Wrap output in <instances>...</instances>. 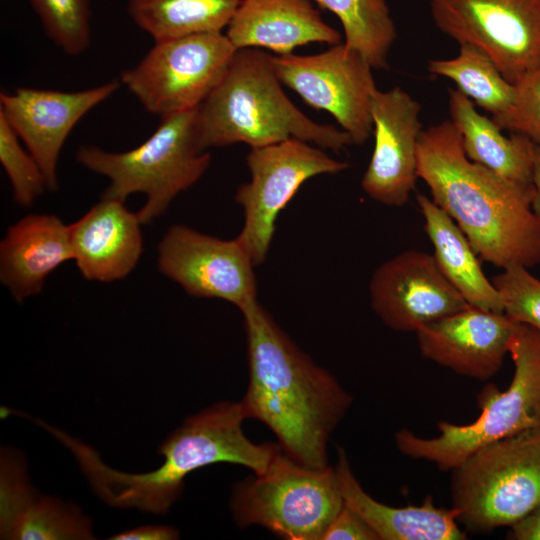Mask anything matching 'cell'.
Here are the masks:
<instances>
[{
  "mask_svg": "<svg viewBox=\"0 0 540 540\" xmlns=\"http://www.w3.org/2000/svg\"><path fill=\"white\" fill-rule=\"evenodd\" d=\"M240 312L249 368L241 400L246 417L264 423L297 462L328 467L327 444L351 395L290 339L258 299Z\"/></svg>",
  "mask_w": 540,
  "mask_h": 540,
  "instance_id": "obj_1",
  "label": "cell"
},
{
  "mask_svg": "<svg viewBox=\"0 0 540 540\" xmlns=\"http://www.w3.org/2000/svg\"><path fill=\"white\" fill-rule=\"evenodd\" d=\"M417 172L431 199L456 222L484 261L502 269L540 263L533 184L507 180L470 160L450 119L422 130Z\"/></svg>",
  "mask_w": 540,
  "mask_h": 540,
  "instance_id": "obj_2",
  "label": "cell"
},
{
  "mask_svg": "<svg viewBox=\"0 0 540 540\" xmlns=\"http://www.w3.org/2000/svg\"><path fill=\"white\" fill-rule=\"evenodd\" d=\"M245 419L241 401L218 402L188 417L159 447L163 463L140 474L112 469L87 444L39 419L35 422L71 451L95 493L108 505L163 514L180 497L185 477L201 467L230 463L256 475L269 468L282 448L252 442L242 430Z\"/></svg>",
  "mask_w": 540,
  "mask_h": 540,
  "instance_id": "obj_3",
  "label": "cell"
},
{
  "mask_svg": "<svg viewBox=\"0 0 540 540\" xmlns=\"http://www.w3.org/2000/svg\"><path fill=\"white\" fill-rule=\"evenodd\" d=\"M282 85L273 54L255 48L237 50L217 86L196 109L200 147L207 151L244 143L255 148L299 139L339 152L353 144L344 130L307 117Z\"/></svg>",
  "mask_w": 540,
  "mask_h": 540,
  "instance_id": "obj_4",
  "label": "cell"
},
{
  "mask_svg": "<svg viewBox=\"0 0 540 540\" xmlns=\"http://www.w3.org/2000/svg\"><path fill=\"white\" fill-rule=\"evenodd\" d=\"M514 375L500 391L486 385L477 396L481 414L469 424L440 421L436 437H420L410 430L395 434L399 451L425 460L443 471L453 470L479 448L520 433L540 430V332L517 324L509 345Z\"/></svg>",
  "mask_w": 540,
  "mask_h": 540,
  "instance_id": "obj_5",
  "label": "cell"
},
{
  "mask_svg": "<svg viewBox=\"0 0 540 540\" xmlns=\"http://www.w3.org/2000/svg\"><path fill=\"white\" fill-rule=\"evenodd\" d=\"M197 109V108H196ZM196 109L160 118L155 131L139 146L109 152L95 145L81 146L77 161L109 179L102 198L125 201L133 193L146 195L137 212L142 224L164 214L174 198L196 184L211 163L195 129Z\"/></svg>",
  "mask_w": 540,
  "mask_h": 540,
  "instance_id": "obj_6",
  "label": "cell"
},
{
  "mask_svg": "<svg viewBox=\"0 0 540 540\" xmlns=\"http://www.w3.org/2000/svg\"><path fill=\"white\" fill-rule=\"evenodd\" d=\"M452 471L458 520L473 531L510 527L540 504V430L485 445Z\"/></svg>",
  "mask_w": 540,
  "mask_h": 540,
  "instance_id": "obj_7",
  "label": "cell"
},
{
  "mask_svg": "<svg viewBox=\"0 0 540 540\" xmlns=\"http://www.w3.org/2000/svg\"><path fill=\"white\" fill-rule=\"evenodd\" d=\"M343 506L334 467L311 468L283 450L264 473L237 482L230 500L240 527L259 525L287 540H322Z\"/></svg>",
  "mask_w": 540,
  "mask_h": 540,
  "instance_id": "obj_8",
  "label": "cell"
},
{
  "mask_svg": "<svg viewBox=\"0 0 540 540\" xmlns=\"http://www.w3.org/2000/svg\"><path fill=\"white\" fill-rule=\"evenodd\" d=\"M237 50L226 34L204 32L154 41L119 81L160 118L198 108L217 86Z\"/></svg>",
  "mask_w": 540,
  "mask_h": 540,
  "instance_id": "obj_9",
  "label": "cell"
},
{
  "mask_svg": "<svg viewBox=\"0 0 540 540\" xmlns=\"http://www.w3.org/2000/svg\"><path fill=\"white\" fill-rule=\"evenodd\" d=\"M246 164L250 178L234 196L244 216L236 238L255 266L265 262L278 216L301 186L315 176L338 174L349 167L299 139L250 148Z\"/></svg>",
  "mask_w": 540,
  "mask_h": 540,
  "instance_id": "obj_10",
  "label": "cell"
},
{
  "mask_svg": "<svg viewBox=\"0 0 540 540\" xmlns=\"http://www.w3.org/2000/svg\"><path fill=\"white\" fill-rule=\"evenodd\" d=\"M436 27L477 47L517 84L540 70V0H428Z\"/></svg>",
  "mask_w": 540,
  "mask_h": 540,
  "instance_id": "obj_11",
  "label": "cell"
},
{
  "mask_svg": "<svg viewBox=\"0 0 540 540\" xmlns=\"http://www.w3.org/2000/svg\"><path fill=\"white\" fill-rule=\"evenodd\" d=\"M281 83L316 110L331 114L353 144H363L373 132L372 97L377 89L373 67L345 43L314 55H273Z\"/></svg>",
  "mask_w": 540,
  "mask_h": 540,
  "instance_id": "obj_12",
  "label": "cell"
},
{
  "mask_svg": "<svg viewBox=\"0 0 540 540\" xmlns=\"http://www.w3.org/2000/svg\"><path fill=\"white\" fill-rule=\"evenodd\" d=\"M255 264L238 239L174 225L158 245V268L189 295L227 301L239 310L257 299Z\"/></svg>",
  "mask_w": 540,
  "mask_h": 540,
  "instance_id": "obj_13",
  "label": "cell"
},
{
  "mask_svg": "<svg viewBox=\"0 0 540 540\" xmlns=\"http://www.w3.org/2000/svg\"><path fill=\"white\" fill-rule=\"evenodd\" d=\"M370 304L390 329L417 332L470 306L439 270L433 254L406 250L382 262L371 275Z\"/></svg>",
  "mask_w": 540,
  "mask_h": 540,
  "instance_id": "obj_14",
  "label": "cell"
},
{
  "mask_svg": "<svg viewBox=\"0 0 540 540\" xmlns=\"http://www.w3.org/2000/svg\"><path fill=\"white\" fill-rule=\"evenodd\" d=\"M120 85L115 79L79 91L18 87L0 93V115L38 162L48 190L58 188V159L73 128Z\"/></svg>",
  "mask_w": 540,
  "mask_h": 540,
  "instance_id": "obj_15",
  "label": "cell"
},
{
  "mask_svg": "<svg viewBox=\"0 0 540 540\" xmlns=\"http://www.w3.org/2000/svg\"><path fill=\"white\" fill-rule=\"evenodd\" d=\"M421 105L401 87L375 90L372 97L374 148L361 187L374 201L405 205L418 177Z\"/></svg>",
  "mask_w": 540,
  "mask_h": 540,
  "instance_id": "obj_16",
  "label": "cell"
},
{
  "mask_svg": "<svg viewBox=\"0 0 540 540\" xmlns=\"http://www.w3.org/2000/svg\"><path fill=\"white\" fill-rule=\"evenodd\" d=\"M516 326L504 313L468 306L423 326L416 337L424 358L484 381L501 368Z\"/></svg>",
  "mask_w": 540,
  "mask_h": 540,
  "instance_id": "obj_17",
  "label": "cell"
},
{
  "mask_svg": "<svg viewBox=\"0 0 540 540\" xmlns=\"http://www.w3.org/2000/svg\"><path fill=\"white\" fill-rule=\"evenodd\" d=\"M0 535L13 540L92 539V525L75 505L40 495L29 483L22 457L2 449Z\"/></svg>",
  "mask_w": 540,
  "mask_h": 540,
  "instance_id": "obj_18",
  "label": "cell"
},
{
  "mask_svg": "<svg viewBox=\"0 0 540 540\" xmlns=\"http://www.w3.org/2000/svg\"><path fill=\"white\" fill-rule=\"evenodd\" d=\"M141 221L124 201L102 198L69 225L70 243L82 276L111 282L126 277L142 254Z\"/></svg>",
  "mask_w": 540,
  "mask_h": 540,
  "instance_id": "obj_19",
  "label": "cell"
},
{
  "mask_svg": "<svg viewBox=\"0 0 540 540\" xmlns=\"http://www.w3.org/2000/svg\"><path fill=\"white\" fill-rule=\"evenodd\" d=\"M225 34L236 50L265 49L276 55L311 43L332 46L341 41L311 0H241Z\"/></svg>",
  "mask_w": 540,
  "mask_h": 540,
  "instance_id": "obj_20",
  "label": "cell"
},
{
  "mask_svg": "<svg viewBox=\"0 0 540 540\" xmlns=\"http://www.w3.org/2000/svg\"><path fill=\"white\" fill-rule=\"evenodd\" d=\"M73 260L69 225L33 214L8 230L0 244V279L18 302L38 294L58 266Z\"/></svg>",
  "mask_w": 540,
  "mask_h": 540,
  "instance_id": "obj_21",
  "label": "cell"
},
{
  "mask_svg": "<svg viewBox=\"0 0 540 540\" xmlns=\"http://www.w3.org/2000/svg\"><path fill=\"white\" fill-rule=\"evenodd\" d=\"M344 504L358 513L379 540H464L452 507H437L432 496L419 506L393 507L375 500L354 476L343 449L334 467Z\"/></svg>",
  "mask_w": 540,
  "mask_h": 540,
  "instance_id": "obj_22",
  "label": "cell"
},
{
  "mask_svg": "<svg viewBox=\"0 0 540 540\" xmlns=\"http://www.w3.org/2000/svg\"><path fill=\"white\" fill-rule=\"evenodd\" d=\"M448 107L470 160L507 180L533 184L536 145L530 139L515 133L505 136L494 120L480 114L458 89H448Z\"/></svg>",
  "mask_w": 540,
  "mask_h": 540,
  "instance_id": "obj_23",
  "label": "cell"
},
{
  "mask_svg": "<svg viewBox=\"0 0 540 540\" xmlns=\"http://www.w3.org/2000/svg\"><path fill=\"white\" fill-rule=\"evenodd\" d=\"M417 203L434 249L433 257L444 277L470 306L503 313L499 292L484 274L464 232L428 196L418 194Z\"/></svg>",
  "mask_w": 540,
  "mask_h": 540,
  "instance_id": "obj_24",
  "label": "cell"
},
{
  "mask_svg": "<svg viewBox=\"0 0 540 540\" xmlns=\"http://www.w3.org/2000/svg\"><path fill=\"white\" fill-rule=\"evenodd\" d=\"M241 0H128L135 25L154 41L184 35L222 32Z\"/></svg>",
  "mask_w": 540,
  "mask_h": 540,
  "instance_id": "obj_25",
  "label": "cell"
},
{
  "mask_svg": "<svg viewBox=\"0 0 540 540\" xmlns=\"http://www.w3.org/2000/svg\"><path fill=\"white\" fill-rule=\"evenodd\" d=\"M430 73L452 80L474 104L498 118L508 113L516 100V85L509 82L491 58L475 46L462 44L452 59L428 62Z\"/></svg>",
  "mask_w": 540,
  "mask_h": 540,
  "instance_id": "obj_26",
  "label": "cell"
},
{
  "mask_svg": "<svg viewBox=\"0 0 540 540\" xmlns=\"http://www.w3.org/2000/svg\"><path fill=\"white\" fill-rule=\"evenodd\" d=\"M340 21L345 45L360 53L373 69H386L397 37L396 26L385 0H311Z\"/></svg>",
  "mask_w": 540,
  "mask_h": 540,
  "instance_id": "obj_27",
  "label": "cell"
},
{
  "mask_svg": "<svg viewBox=\"0 0 540 540\" xmlns=\"http://www.w3.org/2000/svg\"><path fill=\"white\" fill-rule=\"evenodd\" d=\"M47 38L65 54L79 56L91 41L90 0H29Z\"/></svg>",
  "mask_w": 540,
  "mask_h": 540,
  "instance_id": "obj_28",
  "label": "cell"
},
{
  "mask_svg": "<svg viewBox=\"0 0 540 540\" xmlns=\"http://www.w3.org/2000/svg\"><path fill=\"white\" fill-rule=\"evenodd\" d=\"M20 141L0 115V162L10 181L14 200L28 207L48 188L41 167Z\"/></svg>",
  "mask_w": 540,
  "mask_h": 540,
  "instance_id": "obj_29",
  "label": "cell"
},
{
  "mask_svg": "<svg viewBox=\"0 0 540 540\" xmlns=\"http://www.w3.org/2000/svg\"><path fill=\"white\" fill-rule=\"evenodd\" d=\"M499 292L503 313L516 324L540 332V279L523 265H512L492 278Z\"/></svg>",
  "mask_w": 540,
  "mask_h": 540,
  "instance_id": "obj_30",
  "label": "cell"
},
{
  "mask_svg": "<svg viewBox=\"0 0 540 540\" xmlns=\"http://www.w3.org/2000/svg\"><path fill=\"white\" fill-rule=\"evenodd\" d=\"M515 85L517 94L512 109L492 119L502 130L523 135L540 147V70Z\"/></svg>",
  "mask_w": 540,
  "mask_h": 540,
  "instance_id": "obj_31",
  "label": "cell"
},
{
  "mask_svg": "<svg viewBox=\"0 0 540 540\" xmlns=\"http://www.w3.org/2000/svg\"><path fill=\"white\" fill-rule=\"evenodd\" d=\"M337 539L379 540L361 516L345 504L329 524L322 540Z\"/></svg>",
  "mask_w": 540,
  "mask_h": 540,
  "instance_id": "obj_32",
  "label": "cell"
},
{
  "mask_svg": "<svg viewBox=\"0 0 540 540\" xmlns=\"http://www.w3.org/2000/svg\"><path fill=\"white\" fill-rule=\"evenodd\" d=\"M176 529L164 525H147L113 535L112 540H172L178 539Z\"/></svg>",
  "mask_w": 540,
  "mask_h": 540,
  "instance_id": "obj_33",
  "label": "cell"
},
{
  "mask_svg": "<svg viewBox=\"0 0 540 540\" xmlns=\"http://www.w3.org/2000/svg\"><path fill=\"white\" fill-rule=\"evenodd\" d=\"M507 538L511 540H540V504L520 521L510 526Z\"/></svg>",
  "mask_w": 540,
  "mask_h": 540,
  "instance_id": "obj_34",
  "label": "cell"
},
{
  "mask_svg": "<svg viewBox=\"0 0 540 540\" xmlns=\"http://www.w3.org/2000/svg\"><path fill=\"white\" fill-rule=\"evenodd\" d=\"M534 198L532 208L540 221V147L536 146L535 162L533 170Z\"/></svg>",
  "mask_w": 540,
  "mask_h": 540,
  "instance_id": "obj_35",
  "label": "cell"
}]
</instances>
